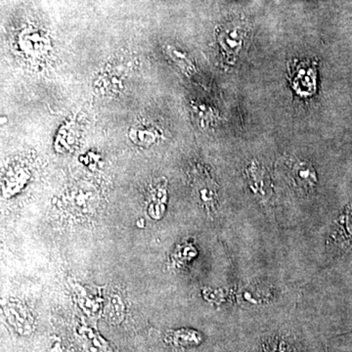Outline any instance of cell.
<instances>
[{"mask_svg":"<svg viewBox=\"0 0 352 352\" xmlns=\"http://www.w3.org/2000/svg\"><path fill=\"white\" fill-rule=\"evenodd\" d=\"M239 27L231 28L221 36V43L226 50H237L239 48V36H242Z\"/></svg>","mask_w":352,"mask_h":352,"instance_id":"cell-1","label":"cell"},{"mask_svg":"<svg viewBox=\"0 0 352 352\" xmlns=\"http://www.w3.org/2000/svg\"><path fill=\"white\" fill-rule=\"evenodd\" d=\"M293 175L294 178L296 177V182L300 183V184L305 182L309 186L312 182H315L314 171L309 166H307V164H298V166L294 168Z\"/></svg>","mask_w":352,"mask_h":352,"instance_id":"cell-2","label":"cell"},{"mask_svg":"<svg viewBox=\"0 0 352 352\" xmlns=\"http://www.w3.org/2000/svg\"><path fill=\"white\" fill-rule=\"evenodd\" d=\"M132 134L131 135H133V134H135L136 138L138 139V142L141 143L142 144L143 139H144L145 136V140H144V144H151L152 142H154V139L156 138V134H155L154 131H152V129H133V131H131Z\"/></svg>","mask_w":352,"mask_h":352,"instance_id":"cell-3","label":"cell"}]
</instances>
